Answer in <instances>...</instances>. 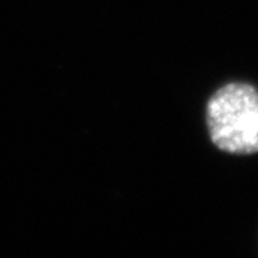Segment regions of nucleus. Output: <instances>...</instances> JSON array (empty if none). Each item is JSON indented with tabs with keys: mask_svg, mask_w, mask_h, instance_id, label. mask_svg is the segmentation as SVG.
Instances as JSON below:
<instances>
[{
	"mask_svg": "<svg viewBox=\"0 0 258 258\" xmlns=\"http://www.w3.org/2000/svg\"><path fill=\"white\" fill-rule=\"evenodd\" d=\"M212 144L235 155L258 152V91L248 83H228L207 103Z\"/></svg>",
	"mask_w": 258,
	"mask_h": 258,
	"instance_id": "nucleus-1",
	"label": "nucleus"
}]
</instances>
